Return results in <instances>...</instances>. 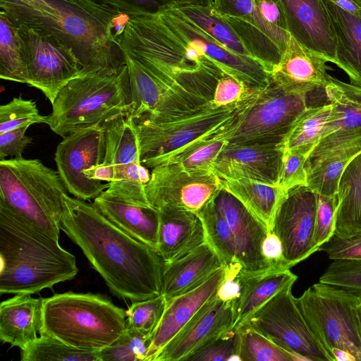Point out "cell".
I'll return each instance as SVG.
<instances>
[{
  "mask_svg": "<svg viewBox=\"0 0 361 361\" xmlns=\"http://www.w3.org/2000/svg\"><path fill=\"white\" fill-rule=\"evenodd\" d=\"M119 42L123 50L165 79L176 80L211 60L252 89L271 80L259 61L228 51L175 8L130 18Z\"/></svg>",
  "mask_w": 361,
  "mask_h": 361,
  "instance_id": "6da1fadb",
  "label": "cell"
},
{
  "mask_svg": "<svg viewBox=\"0 0 361 361\" xmlns=\"http://www.w3.org/2000/svg\"><path fill=\"white\" fill-rule=\"evenodd\" d=\"M61 230L82 251L111 293L132 302L161 295L165 261L85 200L63 196Z\"/></svg>",
  "mask_w": 361,
  "mask_h": 361,
  "instance_id": "7a4b0ae2",
  "label": "cell"
},
{
  "mask_svg": "<svg viewBox=\"0 0 361 361\" xmlns=\"http://www.w3.org/2000/svg\"><path fill=\"white\" fill-rule=\"evenodd\" d=\"M17 27L52 35L70 47L84 73L126 65L119 39L130 17L92 0H0Z\"/></svg>",
  "mask_w": 361,
  "mask_h": 361,
  "instance_id": "3957f363",
  "label": "cell"
},
{
  "mask_svg": "<svg viewBox=\"0 0 361 361\" xmlns=\"http://www.w3.org/2000/svg\"><path fill=\"white\" fill-rule=\"evenodd\" d=\"M0 293L32 295L70 281L75 257L0 202Z\"/></svg>",
  "mask_w": 361,
  "mask_h": 361,
  "instance_id": "277c9868",
  "label": "cell"
},
{
  "mask_svg": "<svg viewBox=\"0 0 361 361\" xmlns=\"http://www.w3.org/2000/svg\"><path fill=\"white\" fill-rule=\"evenodd\" d=\"M126 312L106 298L68 291L42 298L39 333L88 351L111 344L126 328Z\"/></svg>",
  "mask_w": 361,
  "mask_h": 361,
  "instance_id": "5b68a950",
  "label": "cell"
},
{
  "mask_svg": "<svg viewBox=\"0 0 361 361\" xmlns=\"http://www.w3.org/2000/svg\"><path fill=\"white\" fill-rule=\"evenodd\" d=\"M130 103L126 64L83 73L59 91L47 125L63 137L82 128L102 126L120 114L129 116Z\"/></svg>",
  "mask_w": 361,
  "mask_h": 361,
  "instance_id": "8992f818",
  "label": "cell"
},
{
  "mask_svg": "<svg viewBox=\"0 0 361 361\" xmlns=\"http://www.w3.org/2000/svg\"><path fill=\"white\" fill-rule=\"evenodd\" d=\"M58 171L39 159L0 160V202L37 231L59 240L67 193Z\"/></svg>",
  "mask_w": 361,
  "mask_h": 361,
  "instance_id": "52a82bcc",
  "label": "cell"
},
{
  "mask_svg": "<svg viewBox=\"0 0 361 361\" xmlns=\"http://www.w3.org/2000/svg\"><path fill=\"white\" fill-rule=\"evenodd\" d=\"M307 96L289 92L271 80L245 100L217 134L227 143L281 145L298 117L307 107Z\"/></svg>",
  "mask_w": 361,
  "mask_h": 361,
  "instance_id": "ba28073f",
  "label": "cell"
},
{
  "mask_svg": "<svg viewBox=\"0 0 361 361\" xmlns=\"http://www.w3.org/2000/svg\"><path fill=\"white\" fill-rule=\"evenodd\" d=\"M249 96L225 106L216 107L209 99L166 118L135 120L142 164L153 169L176 149L216 133L233 119Z\"/></svg>",
  "mask_w": 361,
  "mask_h": 361,
  "instance_id": "9c48e42d",
  "label": "cell"
},
{
  "mask_svg": "<svg viewBox=\"0 0 361 361\" xmlns=\"http://www.w3.org/2000/svg\"><path fill=\"white\" fill-rule=\"evenodd\" d=\"M296 302L310 329L331 356V350L338 348L351 354L355 361H361L356 316L361 292L319 281L297 298Z\"/></svg>",
  "mask_w": 361,
  "mask_h": 361,
  "instance_id": "30bf717a",
  "label": "cell"
},
{
  "mask_svg": "<svg viewBox=\"0 0 361 361\" xmlns=\"http://www.w3.org/2000/svg\"><path fill=\"white\" fill-rule=\"evenodd\" d=\"M294 283H289L277 292L245 324L289 353L293 361H334L300 312L292 293Z\"/></svg>",
  "mask_w": 361,
  "mask_h": 361,
  "instance_id": "8fae6325",
  "label": "cell"
},
{
  "mask_svg": "<svg viewBox=\"0 0 361 361\" xmlns=\"http://www.w3.org/2000/svg\"><path fill=\"white\" fill-rule=\"evenodd\" d=\"M128 67L130 109L135 120L160 119L182 113L211 99L201 93L189 75L181 74L176 80L158 77L123 50Z\"/></svg>",
  "mask_w": 361,
  "mask_h": 361,
  "instance_id": "7c38bea8",
  "label": "cell"
},
{
  "mask_svg": "<svg viewBox=\"0 0 361 361\" xmlns=\"http://www.w3.org/2000/svg\"><path fill=\"white\" fill-rule=\"evenodd\" d=\"M27 73V85L40 90L52 104L59 91L84 73L73 49L56 37L18 27Z\"/></svg>",
  "mask_w": 361,
  "mask_h": 361,
  "instance_id": "4fadbf2b",
  "label": "cell"
},
{
  "mask_svg": "<svg viewBox=\"0 0 361 361\" xmlns=\"http://www.w3.org/2000/svg\"><path fill=\"white\" fill-rule=\"evenodd\" d=\"M221 179L213 171H192L178 164H159L151 171L145 189L157 211L183 209L197 212L220 190Z\"/></svg>",
  "mask_w": 361,
  "mask_h": 361,
  "instance_id": "5bb4252c",
  "label": "cell"
},
{
  "mask_svg": "<svg viewBox=\"0 0 361 361\" xmlns=\"http://www.w3.org/2000/svg\"><path fill=\"white\" fill-rule=\"evenodd\" d=\"M145 185L128 180L110 182L93 204L124 233L157 252L159 214L150 205Z\"/></svg>",
  "mask_w": 361,
  "mask_h": 361,
  "instance_id": "9a60e30c",
  "label": "cell"
},
{
  "mask_svg": "<svg viewBox=\"0 0 361 361\" xmlns=\"http://www.w3.org/2000/svg\"><path fill=\"white\" fill-rule=\"evenodd\" d=\"M105 137L102 126L82 128L63 137L59 143L54 160L57 171L68 192L82 200L94 199L109 183L91 180L85 171L102 163Z\"/></svg>",
  "mask_w": 361,
  "mask_h": 361,
  "instance_id": "2e32d148",
  "label": "cell"
},
{
  "mask_svg": "<svg viewBox=\"0 0 361 361\" xmlns=\"http://www.w3.org/2000/svg\"><path fill=\"white\" fill-rule=\"evenodd\" d=\"M317 210V193L304 185L289 190L275 214L269 231L279 238L289 269L318 251L314 245Z\"/></svg>",
  "mask_w": 361,
  "mask_h": 361,
  "instance_id": "e0dca14e",
  "label": "cell"
},
{
  "mask_svg": "<svg viewBox=\"0 0 361 361\" xmlns=\"http://www.w3.org/2000/svg\"><path fill=\"white\" fill-rule=\"evenodd\" d=\"M213 8L231 27L252 58L270 73L288 43L264 20L255 0H213Z\"/></svg>",
  "mask_w": 361,
  "mask_h": 361,
  "instance_id": "ac0fdd59",
  "label": "cell"
},
{
  "mask_svg": "<svg viewBox=\"0 0 361 361\" xmlns=\"http://www.w3.org/2000/svg\"><path fill=\"white\" fill-rule=\"evenodd\" d=\"M233 321V303L216 295L197 311L152 361L185 360L196 350L232 329Z\"/></svg>",
  "mask_w": 361,
  "mask_h": 361,
  "instance_id": "d6986e66",
  "label": "cell"
},
{
  "mask_svg": "<svg viewBox=\"0 0 361 361\" xmlns=\"http://www.w3.org/2000/svg\"><path fill=\"white\" fill-rule=\"evenodd\" d=\"M213 202L233 234L242 271L254 274L272 269L262 253L267 226L223 188Z\"/></svg>",
  "mask_w": 361,
  "mask_h": 361,
  "instance_id": "ffe728a7",
  "label": "cell"
},
{
  "mask_svg": "<svg viewBox=\"0 0 361 361\" xmlns=\"http://www.w3.org/2000/svg\"><path fill=\"white\" fill-rule=\"evenodd\" d=\"M284 150L275 145L226 143L218 155L213 172L221 179H249L278 185Z\"/></svg>",
  "mask_w": 361,
  "mask_h": 361,
  "instance_id": "44dd1931",
  "label": "cell"
},
{
  "mask_svg": "<svg viewBox=\"0 0 361 361\" xmlns=\"http://www.w3.org/2000/svg\"><path fill=\"white\" fill-rule=\"evenodd\" d=\"M288 30L303 47L335 63L336 39L322 0H279Z\"/></svg>",
  "mask_w": 361,
  "mask_h": 361,
  "instance_id": "7402d4cb",
  "label": "cell"
},
{
  "mask_svg": "<svg viewBox=\"0 0 361 361\" xmlns=\"http://www.w3.org/2000/svg\"><path fill=\"white\" fill-rule=\"evenodd\" d=\"M102 126L105 137L103 161L86 170L85 175L91 180L108 183L122 180L126 169L141 163L135 119L120 114Z\"/></svg>",
  "mask_w": 361,
  "mask_h": 361,
  "instance_id": "603a6c76",
  "label": "cell"
},
{
  "mask_svg": "<svg viewBox=\"0 0 361 361\" xmlns=\"http://www.w3.org/2000/svg\"><path fill=\"white\" fill-rule=\"evenodd\" d=\"M326 62L290 36L279 63L269 73L271 80L287 92L307 96L330 81Z\"/></svg>",
  "mask_w": 361,
  "mask_h": 361,
  "instance_id": "cb8c5ba5",
  "label": "cell"
},
{
  "mask_svg": "<svg viewBox=\"0 0 361 361\" xmlns=\"http://www.w3.org/2000/svg\"><path fill=\"white\" fill-rule=\"evenodd\" d=\"M222 267L205 282L190 291L166 300L161 319L154 331L145 361L154 357L193 317L210 299L215 297L226 276Z\"/></svg>",
  "mask_w": 361,
  "mask_h": 361,
  "instance_id": "d4e9b609",
  "label": "cell"
},
{
  "mask_svg": "<svg viewBox=\"0 0 361 361\" xmlns=\"http://www.w3.org/2000/svg\"><path fill=\"white\" fill-rule=\"evenodd\" d=\"M222 267L219 258L206 241L181 258L165 262L161 294L168 300L190 291Z\"/></svg>",
  "mask_w": 361,
  "mask_h": 361,
  "instance_id": "484cf974",
  "label": "cell"
},
{
  "mask_svg": "<svg viewBox=\"0 0 361 361\" xmlns=\"http://www.w3.org/2000/svg\"><path fill=\"white\" fill-rule=\"evenodd\" d=\"M158 212L157 252L165 262L181 258L206 242L203 224L197 213L173 209Z\"/></svg>",
  "mask_w": 361,
  "mask_h": 361,
  "instance_id": "4316f807",
  "label": "cell"
},
{
  "mask_svg": "<svg viewBox=\"0 0 361 361\" xmlns=\"http://www.w3.org/2000/svg\"><path fill=\"white\" fill-rule=\"evenodd\" d=\"M42 298L15 295L0 304V340L20 350L37 338L41 322Z\"/></svg>",
  "mask_w": 361,
  "mask_h": 361,
  "instance_id": "83f0119b",
  "label": "cell"
},
{
  "mask_svg": "<svg viewBox=\"0 0 361 361\" xmlns=\"http://www.w3.org/2000/svg\"><path fill=\"white\" fill-rule=\"evenodd\" d=\"M240 295L233 302L234 321L233 329L238 330L247 319L277 292L298 276L290 271L269 269L250 274L240 271Z\"/></svg>",
  "mask_w": 361,
  "mask_h": 361,
  "instance_id": "f1b7e54d",
  "label": "cell"
},
{
  "mask_svg": "<svg viewBox=\"0 0 361 361\" xmlns=\"http://www.w3.org/2000/svg\"><path fill=\"white\" fill-rule=\"evenodd\" d=\"M329 13L336 39L335 63L361 86V17L353 15L330 0H322Z\"/></svg>",
  "mask_w": 361,
  "mask_h": 361,
  "instance_id": "f546056e",
  "label": "cell"
},
{
  "mask_svg": "<svg viewBox=\"0 0 361 361\" xmlns=\"http://www.w3.org/2000/svg\"><path fill=\"white\" fill-rule=\"evenodd\" d=\"M335 234L361 233V152L345 169L338 189Z\"/></svg>",
  "mask_w": 361,
  "mask_h": 361,
  "instance_id": "4dcf8cb0",
  "label": "cell"
},
{
  "mask_svg": "<svg viewBox=\"0 0 361 361\" xmlns=\"http://www.w3.org/2000/svg\"><path fill=\"white\" fill-rule=\"evenodd\" d=\"M324 91L332 109L321 140L334 133L360 128L361 86L331 76Z\"/></svg>",
  "mask_w": 361,
  "mask_h": 361,
  "instance_id": "1f68e13d",
  "label": "cell"
},
{
  "mask_svg": "<svg viewBox=\"0 0 361 361\" xmlns=\"http://www.w3.org/2000/svg\"><path fill=\"white\" fill-rule=\"evenodd\" d=\"M221 186L235 197L269 231L275 214L288 191L249 179H221Z\"/></svg>",
  "mask_w": 361,
  "mask_h": 361,
  "instance_id": "d6a6232c",
  "label": "cell"
},
{
  "mask_svg": "<svg viewBox=\"0 0 361 361\" xmlns=\"http://www.w3.org/2000/svg\"><path fill=\"white\" fill-rule=\"evenodd\" d=\"M196 213L202 222L206 241L214 250L226 270H242L233 234L216 207L213 198Z\"/></svg>",
  "mask_w": 361,
  "mask_h": 361,
  "instance_id": "836d02e7",
  "label": "cell"
},
{
  "mask_svg": "<svg viewBox=\"0 0 361 361\" xmlns=\"http://www.w3.org/2000/svg\"><path fill=\"white\" fill-rule=\"evenodd\" d=\"M331 109L330 103L307 106L286 137L283 150L297 151L309 157L322 137Z\"/></svg>",
  "mask_w": 361,
  "mask_h": 361,
  "instance_id": "e575fe53",
  "label": "cell"
},
{
  "mask_svg": "<svg viewBox=\"0 0 361 361\" xmlns=\"http://www.w3.org/2000/svg\"><path fill=\"white\" fill-rule=\"evenodd\" d=\"M361 146L350 147L325 155L307 167V186L319 195H337L341 176Z\"/></svg>",
  "mask_w": 361,
  "mask_h": 361,
  "instance_id": "d590c367",
  "label": "cell"
},
{
  "mask_svg": "<svg viewBox=\"0 0 361 361\" xmlns=\"http://www.w3.org/2000/svg\"><path fill=\"white\" fill-rule=\"evenodd\" d=\"M175 9L228 51L252 58L231 27L213 6H185Z\"/></svg>",
  "mask_w": 361,
  "mask_h": 361,
  "instance_id": "8d00e7d4",
  "label": "cell"
},
{
  "mask_svg": "<svg viewBox=\"0 0 361 361\" xmlns=\"http://www.w3.org/2000/svg\"><path fill=\"white\" fill-rule=\"evenodd\" d=\"M217 132L200 137L176 149L165 156L157 166L171 163L188 170L213 171L215 161L227 143Z\"/></svg>",
  "mask_w": 361,
  "mask_h": 361,
  "instance_id": "74e56055",
  "label": "cell"
},
{
  "mask_svg": "<svg viewBox=\"0 0 361 361\" xmlns=\"http://www.w3.org/2000/svg\"><path fill=\"white\" fill-rule=\"evenodd\" d=\"M0 78L27 83L26 62L18 27L1 11Z\"/></svg>",
  "mask_w": 361,
  "mask_h": 361,
  "instance_id": "f35d334b",
  "label": "cell"
},
{
  "mask_svg": "<svg viewBox=\"0 0 361 361\" xmlns=\"http://www.w3.org/2000/svg\"><path fill=\"white\" fill-rule=\"evenodd\" d=\"M21 361H98V351L68 345L52 336L40 335L20 350Z\"/></svg>",
  "mask_w": 361,
  "mask_h": 361,
  "instance_id": "ab89813d",
  "label": "cell"
},
{
  "mask_svg": "<svg viewBox=\"0 0 361 361\" xmlns=\"http://www.w3.org/2000/svg\"><path fill=\"white\" fill-rule=\"evenodd\" d=\"M238 330L240 361H293L289 353L247 324Z\"/></svg>",
  "mask_w": 361,
  "mask_h": 361,
  "instance_id": "60d3db41",
  "label": "cell"
},
{
  "mask_svg": "<svg viewBox=\"0 0 361 361\" xmlns=\"http://www.w3.org/2000/svg\"><path fill=\"white\" fill-rule=\"evenodd\" d=\"M152 336L126 326L122 335L98 351V361H145Z\"/></svg>",
  "mask_w": 361,
  "mask_h": 361,
  "instance_id": "b9f144b4",
  "label": "cell"
},
{
  "mask_svg": "<svg viewBox=\"0 0 361 361\" xmlns=\"http://www.w3.org/2000/svg\"><path fill=\"white\" fill-rule=\"evenodd\" d=\"M35 123L47 124V116L40 114L35 102L21 96L0 106V134Z\"/></svg>",
  "mask_w": 361,
  "mask_h": 361,
  "instance_id": "7bdbcfd3",
  "label": "cell"
},
{
  "mask_svg": "<svg viewBox=\"0 0 361 361\" xmlns=\"http://www.w3.org/2000/svg\"><path fill=\"white\" fill-rule=\"evenodd\" d=\"M166 306V300L161 295L142 301L133 302L126 311V326L152 336L158 326Z\"/></svg>",
  "mask_w": 361,
  "mask_h": 361,
  "instance_id": "ee69618b",
  "label": "cell"
},
{
  "mask_svg": "<svg viewBox=\"0 0 361 361\" xmlns=\"http://www.w3.org/2000/svg\"><path fill=\"white\" fill-rule=\"evenodd\" d=\"M239 332L230 329L196 350L184 361L240 360L238 355Z\"/></svg>",
  "mask_w": 361,
  "mask_h": 361,
  "instance_id": "f6af8a7d",
  "label": "cell"
},
{
  "mask_svg": "<svg viewBox=\"0 0 361 361\" xmlns=\"http://www.w3.org/2000/svg\"><path fill=\"white\" fill-rule=\"evenodd\" d=\"M319 281L361 292V261L334 260Z\"/></svg>",
  "mask_w": 361,
  "mask_h": 361,
  "instance_id": "bcb514c9",
  "label": "cell"
},
{
  "mask_svg": "<svg viewBox=\"0 0 361 361\" xmlns=\"http://www.w3.org/2000/svg\"><path fill=\"white\" fill-rule=\"evenodd\" d=\"M256 90L258 89L247 87L221 70L216 80L210 100L216 107L225 106L243 100Z\"/></svg>",
  "mask_w": 361,
  "mask_h": 361,
  "instance_id": "7dc6e473",
  "label": "cell"
},
{
  "mask_svg": "<svg viewBox=\"0 0 361 361\" xmlns=\"http://www.w3.org/2000/svg\"><path fill=\"white\" fill-rule=\"evenodd\" d=\"M317 210L314 231V245L319 247L333 236L336 231V215L338 195L329 197L317 194Z\"/></svg>",
  "mask_w": 361,
  "mask_h": 361,
  "instance_id": "c3c4849f",
  "label": "cell"
},
{
  "mask_svg": "<svg viewBox=\"0 0 361 361\" xmlns=\"http://www.w3.org/2000/svg\"><path fill=\"white\" fill-rule=\"evenodd\" d=\"M308 157L297 151H284L283 166L278 185L286 191L307 186Z\"/></svg>",
  "mask_w": 361,
  "mask_h": 361,
  "instance_id": "681fc988",
  "label": "cell"
},
{
  "mask_svg": "<svg viewBox=\"0 0 361 361\" xmlns=\"http://www.w3.org/2000/svg\"><path fill=\"white\" fill-rule=\"evenodd\" d=\"M355 146H361V127L328 135L318 142L309 155L307 169L310 164L326 154Z\"/></svg>",
  "mask_w": 361,
  "mask_h": 361,
  "instance_id": "f907efd6",
  "label": "cell"
},
{
  "mask_svg": "<svg viewBox=\"0 0 361 361\" xmlns=\"http://www.w3.org/2000/svg\"><path fill=\"white\" fill-rule=\"evenodd\" d=\"M324 251L330 259L361 261V233L348 236L334 234L319 251Z\"/></svg>",
  "mask_w": 361,
  "mask_h": 361,
  "instance_id": "816d5d0a",
  "label": "cell"
},
{
  "mask_svg": "<svg viewBox=\"0 0 361 361\" xmlns=\"http://www.w3.org/2000/svg\"><path fill=\"white\" fill-rule=\"evenodd\" d=\"M255 2L264 20L288 43L290 35L279 0H255Z\"/></svg>",
  "mask_w": 361,
  "mask_h": 361,
  "instance_id": "f5cc1de1",
  "label": "cell"
},
{
  "mask_svg": "<svg viewBox=\"0 0 361 361\" xmlns=\"http://www.w3.org/2000/svg\"><path fill=\"white\" fill-rule=\"evenodd\" d=\"M29 127H24L0 134V160L10 157L22 158L25 149L32 142L31 137L25 135Z\"/></svg>",
  "mask_w": 361,
  "mask_h": 361,
  "instance_id": "db71d44e",
  "label": "cell"
},
{
  "mask_svg": "<svg viewBox=\"0 0 361 361\" xmlns=\"http://www.w3.org/2000/svg\"><path fill=\"white\" fill-rule=\"evenodd\" d=\"M262 253L272 269H290L283 257L282 245L279 238L270 231L263 242Z\"/></svg>",
  "mask_w": 361,
  "mask_h": 361,
  "instance_id": "11a10c76",
  "label": "cell"
},
{
  "mask_svg": "<svg viewBox=\"0 0 361 361\" xmlns=\"http://www.w3.org/2000/svg\"><path fill=\"white\" fill-rule=\"evenodd\" d=\"M343 10L361 17V7L354 0H330Z\"/></svg>",
  "mask_w": 361,
  "mask_h": 361,
  "instance_id": "9f6ffc18",
  "label": "cell"
},
{
  "mask_svg": "<svg viewBox=\"0 0 361 361\" xmlns=\"http://www.w3.org/2000/svg\"><path fill=\"white\" fill-rule=\"evenodd\" d=\"M334 361H355L354 357L347 351L334 348L331 353Z\"/></svg>",
  "mask_w": 361,
  "mask_h": 361,
  "instance_id": "6f0895ef",
  "label": "cell"
},
{
  "mask_svg": "<svg viewBox=\"0 0 361 361\" xmlns=\"http://www.w3.org/2000/svg\"><path fill=\"white\" fill-rule=\"evenodd\" d=\"M356 316L357 321V326L360 333V337L361 341V303L359 304L356 308Z\"/></svg>",
  "mask_w": 361,
  "mask_h": 361,
  "instance_id": "680465c9",
  "label": "cell"
},
{
  "mask_svg": "<svg viewBox=\"0 0 361 361\" xmlns=\"http://www.w3.org/2000/svg\"><path fill=\"white\" fill-rule=\"evenodd\" d=\"M361 7V0H354Z\"/></svg>",
  "mask_w": 361,
  "mask_h": 361,
  "instance_id": "91938a15",
  "label": "cell"
}]
</instances>
